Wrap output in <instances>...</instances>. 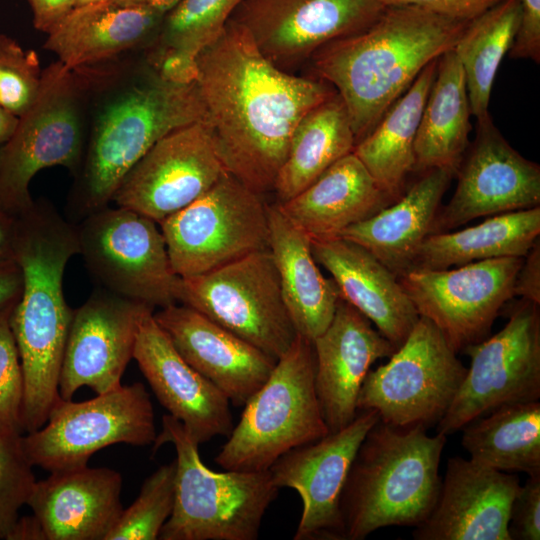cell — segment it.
<instances>
[{
  "label": "cell",
  "instance_id": "1",
  "mask_svg": "<svg viewBox=\"0 0 540 540\" xmlns=\"http://www.w3.org/2000/svg\"><path fill=\"white\" fill-rule=\"evenodd\" d=\"M195 84L226 172L259 195L273 190L299 121L336 93L275 66L231 19L198 55Z\"/></svg>",
  "mask_w": 540,
  "mask_h": 540
},
{
  "label": "cell",
  "instance_id": "2",
  "mask_svg": "<svg viewBox=\"0 0 540 540\" xmlns=\"http://www.w3.org/2000/svg\"><path fill=\"white\" fill-rule=\"evenodd\" d=\"M468 23L415 5H390L364 30L312 55L318 78L342 99L356 143L430 62L455 47Z\"/></svg>",
  "mask_w": 540,
  "mask_h": 540
},
{
  "label": "cell",
  "instance_id": "3",
  "mask_svg": "<svg viewBox=\"0 0 540 540\" xmlns=\"http://www.w3.org/2000/svg\"><path fill=\"white\" fill-rule=\"evenodd\" d=\"M15 260L22 271L21 295L10 314L26 398L48 401L59 379L73 311L63 292L69 260L79 254L76 226L46 201L17 217Z\"/></svg>",
  "mask_w": 540,
  "mask_h": 540
},
{
  "label": "cell",
  "instance_id": "4",
  "mask_svg": "<svg viewBox=\"0 0 540 540\" xmlns=\"http://www.w3.org/2000/svg\"><path fill=\"white\" fill-rule=\"evenodd\" d=\"M447 436L378 420L362 441L340 500L342 540L390 526L417 527L437 500Z\"/></svg>",
  "mask_w": 540,
  "mask_h": 540
},
{
  "label": "cell",
  "instance_id": "5",
  "mask_svg": "<svg viewBox=\"0 0 540 540\" xmlns=\"http://www.w3.org/2000/svg\"><path fill=\"white\" fill-rule=\"evenodd\" d=\"M202 120L205 109L195 82H171L153 72L117 93L95 120L70 199L71 215L82 220L108 206L126 174L156 142Z\"/></svg>",
  "mask_w": 540,
  "mask_h": 540
},
{
  "label": "cell",
  "instance_id": "6",
  "mask_svg": "<svg viewBox=\"0 0 540 540\" xmlns=\"http://www.w3.org/2000/svg\"><path fill=\"white\" fill-rule=\"evenodd\" d=\"M170 442L176 450L175 500L161 540H256L279 489L269 470L217 472L201 460L199 444L166 414L154 451Z\"/></svg>",
  "mask_w": 540,
  "mask_h": 540
},
{
  "label": "cell",
  "instance_id": "7",
  "mask_svg": "<svg viewBox=\"0 0 540 540\" xmlns=\"http://www.w3.org/2000/svg\"><path fill=\"white\" fill-rule=\"evenodd\" d=\"M243 407L215 457L224 470L265 471L289 450L326 436L315 390L313 342L297 334Z\"/></svg>",
  "mask_w": 540,
  "mask_h": 540
},
{
  "label": "cell",
  "instance_id": "8",
  "mask_svg": "<svg viewBox=\"0 0 540 540\" xmlns=\"http://www.w3.org/2000/svg\"><path fill=\"white\" fill-rule=\"evenodd\" d=\"M79 86L73 71L56 61L42 72L33 105L20 117L0 147V208L19 217L34 204L29 191L42 169L80 168L83 137Z\"/></svg>",
  "mask_w": 540,
  "mask_h": 540
},
{
  "label": "cell",
  "instance_id": "9",
  "mask_svg": "<svg viewBox=\"0 0 540 540\" xmlns=\"http://www.w3.org/2000/svg\"><path fill=\"white\" fill-rule=\"evenodd\" d=\"M456 354L438 328L419 317L389 360L368 371L357 410H374L380 421L395 427L437 425L466 373Z\"/></svg>",
  "mask_w": 540,
  "mask_h": 540
},
{
  "label": "cell",
  "instance_id": "10",
  "mask_svg": "<svg viewBox=\"0 0 540 540\" xmlns=\"http://www.w3.org/2000/svg\"><path fill=\"white\" fill-rule=\"evenodd\" d=\"M159 226L180 278L207 273L268 248V206L228 172Z\"/></svg>",
  "mask_w": 540,
  "mask_h": 540
},
{
  "label": "cell",
  "instance_id": "11",
  "mask_svg": "<svg viewBox=\"0 0 540 540\" xmlns=\"http://www.w3.org/2000/svg\"><path fill=\"white\" fill-rule=\"evenodd\" d=\"M157 225L119 206L82 219L76 226L79 254L98 286L153 309L177 303L180 277Z\"/></svg>",
  "mask_w": 540,
  "mask_h": 540
},
{
  "label": "cell",
  "instance_id": "12",
  "mask_svg": "<svg viewBox=\"0 0 540 540\" xmlns=\"http://www.w3.org/2000/svg\"><path fill=\"white\" fill-rule=\"evenodd\" d=\"M176 298L276 360L297 335L269 248L179 278Z\"/></svg>",
  "mask_w": 540,
  "mask_h": 540
},
{
  "label": "cell",
  "instance_id": "13",
  "mask_svg": "<svg viewBox=\"0 0 540 540\" xmlns=\"http://www.w3.org/2000/svg\"><path fill=\"white\" fill-rule=\"evenodd\" d=\"M156 437L150 395L135 382L82 402L61 398L40 429L22 435L21 446L32 467L51 473L87 465L110 445L146 446Z\"/></svg>",
  "mask_w": 540,
  "mask_h": 540
},
{
  "label": "cell",
  "instance_id": "14",
  "mask_svg": "<svg viewBox=\"0 0 540 540\" xmlns=\"http://www.w3.org/2000/svg\"><path fill=\"white\" fill-rule=\"evenodd\" d=\"M539 306L520 298L499 332L462 351L470 365L438 433L448 436L499 407L540 399Z\"/></svg>",
  "mask_w": 540,
  "mask_h": 540
},
{
  "label": "cell",
  "instance_id": "15",
  "mask_svg": "<svg viewBox=\"0 0 540 540\" xmlns=\"http://www.w3.org/2000/svg\"><path fill=\"white\" fill-rule=\"evenodd\" d=\"M524 257L474 261L443 270H409L398 277L417 313L431 321L456 352L488 337Z\"/></svg>",
  "mask_w": 540,
  "mask_h": 540
},
{
  "label": "cell",
  "instance_id": "16",
  "mask_svg": "<svg viewBox=\"0 0 540 540\" xmlns=\"http://www.w3.org/2000/svg\"><path fill=\"white\" fill-rule=\"evenodd\" d=\"M226 170L206 121L156 142L126 174L112 201L158 224L205 194Z\"/></svg>",
  "mask_w": 540,
  "mask_h": 540
},
{
  "label": "cell",
  "instance_id": "17",
  "mask_svg": "<svg viewBox=\"0 0 540 540\" xmlns=\"http://www.w3.org/2000/svg\"><path fill=\"white\" fill-rule=\"evenodd\" d=\"M385 8L382 0H243L230 19L286 71L324 45L364 30Z\"/></svg>",
  "mask_w": 540,
  "mask_h": 540
},
{
  "label": "cell",
  "instance_id": "18",
  "mask_svg": "<svg viewBox=\"0 0 540 540\" xmlns=\"http://www.w3.org/2000/svg\"><path fill=\"white\" fill-rule=\"evenodd\" d=\"M455 176V192L437 212L431 234L451 231L482 216L540 206V166L519 154L491 117L477 122L475 139Z\"/></svg>",
  "mask_w": 540,
  "mask_h": 540
},
{
  "label": "cell",
  "instance_id": "19",
  "mask_svg": "<svg viewBox=\"0 0 540 540\" xmlns=\"http://www.w3.org/2000/svg\"><path fill=\"white\" fill-rule=\"evenodd\" d=\"M378 420L376 411L359 410L342 429L289 450L268 469L278 489L291 488L302 500L294 540H342L341 495L357 451Z\"/></svg>",
  "mask_w": 540,
  "mask_h": 540
},
{
  "label": "cell",
  "instance_id": "20",
  "mask_svg": "<svg viewBox=\"0 0 540 540\" xmlns=\"http://www.w3.org/2000/svg\"><path fill=\"white\" fill-rule=\"evenodd\" d=\"M149 310L154 309L100 286L94 289L73 311L59 379L62 399L71 400L82 386L103 394L122 385L140 321Z\"/></svg>",
  "mask_w": 540,
  "mask_h": 540
},
{
  "label": "cell",
  "instance_id": "21",
  "mask_svg": "<svg viewBox=\"0 0 540 540\" xmlns=\"http://www.w3.org/2000/svg\"><path fill=\"white\" fill-rule=\"evenodd\" d=\"M517 474L470 459L448 460L437 500L415 540H511L510 509L520 488Z\"/></svg>",
  "mask_w": 540,
  "mask_h": 540
},
{
  "label": "cell",
  "instance_id": "22",
  "mask_svg": "<svg viewBox=\"0 0 540 540\" xmlns=\"http://www.w3.org/2000/svg\"><path fill=\"white\" fill-rule=\"evenodd\" d=\"M153 312L140 321L133 359L161 405L198 444L227 437L234 426L229 399L184 360Z\"/></svg>",
  "mask_w": 540,
  "mask_h": 540
},
{
  "label": "cell",
  "instance_id": "23",
  "mask_svg": "<svg viewBox=\"0 0 540 540\" xmlns=\"http://www.w3.org/2000/svg\"><path fill=\"white\" fill-rule=\"evenodd\" d=\"M153 316L184 360L234 406H244L276 365V359L186 305L172 304Z\"/></svg>",
  "mask_w": 540,
  "mask_h": 540
},
{
  "label": "cell",
  "instance_id": "24",
  "mask_svg": "<svg viewBox=\"0 0 540 540\" xmlns=\"http://www.w3.org/2000/svg\"><path fill=\"white\" fill-rule=\"evenodd\" d=\"M312 342L316 395L329 432H335L355 418L359 392L371 365L396 349L343 299L328 327Z\"/></svg>",
  "mask_w": 540,
  "mask_h": 540
},
{
  "label": "cell",
  "instance_id": "25",
  "mask_svg": "<svg viewBox=\"0 0 540 540\" xmlns=\"http://www.w3.org/2000/svg\"><path fill=\"white\" fill-rule=\"evenodd\" d=\"M121 475L87 465L36 481L26 503L47 540H105L120 517Z\"/></svg>",
  "mask_w": 540,
  "mask_h": 540
},
{
  "label": "cell",
  "instance_id": "26",
  "mask_svg": "<svg viewBox=\"0 0 540 540\" xmlns=\"http://www.w3.org/2000/svg\"><path fill=\"white\" fill-rule=\"evenodd\" d=\"M311 250L330 273L341 299L398 349L420 316L397 275L364 247L341 237L311 240Z\"/></svg>",
  "mask_w": 540,
  "mask_h": 540
},
{
  "label": "cell",
  "instance_id": "27",
  "mask_svg": "<svg viewBox=\"0 0 540 540\" xmlns=\"http://www.w3.org/2000/svg\"><path fill=\"white\" fill-rule=\"evenodd\" d=\"M394 201L351 152L324 171L280 210L311 240L338 237Z\"/></svg>",
  "mask_w": 540,
  "mask_h": 540
},
{
  "label": "cell",
  "instance_id": "28",
  "mask_svg": "<svg viewBox=\"0 0 540 540\" xmlns=\"http://www.w3.org/2000/svg\"><path fill=\"white\" fill-rule=\"evenodd\" d=\"M455 175L447 169L421 173L396 201L343 230L338 237L359 244L399 277L407 272L431 234L441 200Z\"/></svg>",
  "mask_w": 540,
  "mask_h": 540
},
{
  "label": "cell",
  "instance_id": "29",
  "mask_svg": "<svg viewBox=\"0 0 540 540\" xmlns=\"http://www.w3.org/2000/svg\"><path fill=\"white\" fill-rule=\"evenodd\" d=\"M165 15L110 0L77 5L47 34L44 47L73 71L155 38Z\"/></svg>",
  "mask_w": 540,
  "mask_h": 540
},
{
  "label": "cell",
  "instance_id": "30",
  "mask_svg": "<svg viewBox=\"0 0 540 540\" xmlns=\"http://www.w3.org/2000/svg\"><path fill=\"white\" fill-rule=\"evenodd\" d=\"M268 226V248L288 314L296 333L313 341L330 324L341 299L339 290L321 273L310 237L278 205L268 206Z\"/></svg>",
  "mask_w": 540,
  "mask_h": 540
},
{
  "label": "cell",
  "instance_id": "31",
  "mask_svg": "<svg viewBox=\"0 0 540 540\" xmlns=\"http://www.w3.org/2000/svg\"><path fill=\"white\" fill-rule=\"evenodd\" d=\"M471 109L461 64L453 49L438 59L414 143V172L447 169L454 175L468 149Z\"/></svg>",
  "mask_w": 540,
  "mask_h": 540
},
{
  "label": "cell",
  "instance_id": "32",
  "mask_svg": "<svg viewBox=\"0 0 540 540\" xmlns=\"http://www.w3.org/2000/svg\"><path fill=\"white\" fill-rule=\"evenodd\" d=\"M438 59L419 73L352 151L393 201L404 193L407 179L414 172L416 133L436 75Z\"/></svg>",
  "mask_w": 540,
  "mask_h": 540
},
{
  "label": "cell",
  "instance_id": "33",
  "mask_svg": "<svg viewBox=\"0 0 540 540\" xmlns=\"http://www.w3.org/2000/svg\"><path fill=\"white\" fill-rule=\"evenodd\" d=\"M539 235L540 206L493 215L463 230L428 235L409 270H443L491 258L524 257Z\"/></svg>",
  "mask_w": 540,
  "mask_h": 540
},
{
  "label": "cell",
  "instance_id": "34",
  "mask_svg": "<svg viewBox=\"0 0 540 540\" xmlns=\"http://www.w3.org/2000/svg\"><path fill=\"white\" fill-rule=\"evenodd\" d=\"M356 142L346 107L337 92L310 110L292 134L273 190L283 203L312 184Z\"/></svg>",
  "mask_w": 540,
  "mask_h": 540
},
{
  "label": "cell",
  "instance_id": "35",
  "mask_svg": "<svg viewBox=\"0 0 540 540\" xmlns=\"http://www.w3.org/2000/svg\"><path fill=\"white\" fill-rule=\"evenodd\" d=\"M469 459L503 472L540 474V402L505 405L462 429Z\"/></svg>",
  "mask_w": 540,
  "mask_h": 540
},
{
  "label": "cell",
  "instance_id": "36",
  "mask_svg": "<svg viewBox=\"0 0 540 540\" xmlns=\"http://www.w3.org/2000/svg\"><path fill=\"white\" fill-rule=\"evenodd\" d=\"M243 0H181L163 19L150 63L161 78L192 83L196 59L214 42Z\"/></svg>",
  "mask_w": 540,
  "mask_h": 540
},
{
  "label": "cell",
  "instance_id": "37",
  "mask_svg": "<svg viewBox=\"0 0 540 540\" xmlns=\"http://www.w3.org/2000/svg\"><path fill=\"white\" fill-rule=\"evenodd\" d=\"M520 18L519 0H503L469 21L453 48L464 73L471 115L477 122L490 117L494 79L513 45Z\"/></svg>",
  "mask_w": 540,
  "mask_h": 540
},
{
  "label": "cell",
  "instance_id": "38",
  "mask_svg": "<svg viewBox=\"0 0 540 540\" xmlns=\"http://www.w3.org/2000/svg\"><path fill=\"white\" fill-rule=\"evenodd\" d=\"M176 460L160 466L143 483L105 540H154L170 517L175 500Z\"/></svg>",
  "mask_w": 540,
  "mask_h": 540
},
{
  "label": "cell",
  "instance_id": "39",
  "mask_svg": "<svg viewBox=\"0 0 540 540\" xmlns=\"http://www.w3.org/2000/svg\"><path fill=\"white\" fill-rule=\"evenodd\" d=\"M38 54L0 33V107L16 117L35 102L42 80Z\"/></svg>",
  "mask_w": 540,
  "mask_h": 540
},
{
  "label": "cell",
  "instance_id": "40",
  "mask_svg": "<svg viewBox=\"0 0 540 540\" xmlns=\"http://www.w3.org/2000/svg\"><path fill=\"white\" fill-rule=\"evenodd\" d=\"M21 437L0 435V538L5 540L36 482L32 465L23 452Z\"/></svg>",
  "mask_w": 540,
  "mask_h": 540
},
{
  "label": "cell",
  "instance_id": "41",
  "mask_svg": "<svg viewBox=\"0 0 540 540\" xmlns=\"http://www.w3.org/2000/svg\"><path fill=\"white\" fill-rule=\"evenodd\" d=\"M12 308L0 311V435L20 437L23 402V373L10 325Z\"/></svg>",
  "mask_w": 540,
  "mask_h": 540
},
{
  "label": "cell",
  "instance_id": "42",
  "mask_svg": "<svg viewBox=\"0 0 540 540\" xmlns=\"http://www.w3.org/2000/svg\"><path fill=\"white\" fill-rule=\"evenodd\" d=\"M508 533L511 540L540 539V474L529 475L515 495Z\"/></svg>",
  "mask_w": 540,
  "mask_h": 540
},
{
  "label": "cell",
  "instance_id": "43",
  "mask_svg": "<svg viewBox=\"0 0 540 540\" xmlns=\"http://www.w3.org/2000/svg\"><path fill=\"white\" fill-rule=\"evenodd\" d=\"M520 25L509 55L540 61V0H519Z\"/></svg>",
  "mask_w": 540,
  "mask_h": 540
},
{
  "label": "cell",
  "instance_id": "44",
  "mask_svg": "<svg viewBox=\"0 0 540 540\" xmlns=\"http://www.w3.org/2000/svg\"><path fill=\"white\" fill-rule=\"evenodd\" d=\"M386 6L415 5L434 13L471 21L503 0H382Z\"/></svg>",
  "mask_w": 540,
  "mask_h": 540
},
{
  "label": "cell",
  "instance_id": "45",
  "mask_svg": "<svg viewBox=\"0 0 540 540\" xmlns=\"http://www.w3.org/2000/svg\"><path fill=\"white\" fill-rule=\"evenodd\" d=\"M514 296L540 304V240L537 239L517 273Z\"/></svg>",
  "mask_w": 540,
  "mask_h": 540
},
{
  "label": "cell",
  "instance_id": "46",
  "mask_svg": "<svg viewBox=\"0 0 540 540\" xmlns=\"http://www.w3.org/2000/svg\"><path fill=\"white\" fill-rule=\"evenodd\" d=\"M32 14L34 27L48 34L78 4V0H27Z\"/></svg>",
  "mask_w": 540,
  "mask_h": 540
},
{
  "label": "cell",
  "instance_id": "47",
  "mask_svg": "<svg viewBox=\"0 0 540 540\" xmlns=\"http://www.w3.org/2000/svg\"><path fill=\"white\" fill-rule=\"evenodd\" d=\"M23 287L21 268L16 260L0 263V311L13 307Z\"/></svg>",
  "mask_w": 540,
  "mask_h": 540
},
{
  "label": "cell",
  "instance_id": "48",
  "mask_svg": "<svg viewBox=\"0 0 540 540\" xmlns=\"http://www.w3.org/2000/svg\"><path fill=\"white\" fill-rule=\"evenodd\" d=\"M17 218L0 208V263L15 260Z\"/></svg>",
  "mask_w": 540,
  "mask_h": 540
},
{
  "label": "cell",
  "instance_id": "49",
  "mask_svg": "<svg viewBox=\"0 0 540 540\" xmlns=\"http://www.w3.org/2000/svg\"><path fill=\"white\" fill-rule=\"evenodd\" d=\"M8 540H47L39 520L34 516L19 517Z\"/></svg>",
  "mask_w": 540,
  "mask_h": 540
},
{
  "label": "cell",
  "instance_id": "50",
  "mask_svg": "<svg viewBox=\"0 0 540 540\" xmlns=\"http://www.w3.org/2000/svg\"><path fill=\"white\" fill-rule=\"evenodd\" d=\"M121 6L141 7L167 14L181 0H110Z\"/></svg>",
  "mask_w": 540,
  "mask_h": 540
},
{
  "label": "cell",
  "instance_id": "51",
  "mask_svg": "<svg viewBox=\"0 0 540 540\" xmlns=\"http://www.w3.org/2000/svg\"><path fill=\"white\" fill-rule=\"evenodd\" d=\"M17 122L18 117L0 107V147L11 137Z\"/></svg>",
  "mask_w": 540,
  "mask_h": 540
},
{
  "label": "cell",
  "instance_id": "52",
  "mask_svg": "<svg viewBox=\"0 0 540 540\" xmlns=\"http://www.w3.org/2000/svg\"><path fill=\"white\" fill-rule=\"evenodd\" d=\"M105 0H78L77 5L87 4V3H93V2H100Z\"/></svg>",
  "mask_w": 540,
  "mask_h": 540
}]
</instances>
